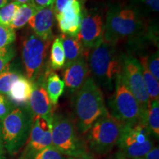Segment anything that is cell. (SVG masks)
Instances as JSON below:
<instances>
[{"mask_svg":"<svg viewBox=\"0 0 159 159\" xmlns=\"http://www.w3.org/2000/svg\"><path fill=\"white\" fill-rule=\"evenodd\" d=\"M150 130L146 122L125 125L118 142L119 153L129 159H141L153 148Z\"/></svg>","mask_w":159,"mask_h":159,"instance_id":"ba28073f","label":"cell"},{"mask_svg":"<svg viewBox=\"0 0 159 159\" xmlns=\"http://www.w3.org/2000/svg\"><path fill=\"white\" fill-rule=\"evenodd\" d=\"M139 63L142 66L143 79L145 88L150 98V100H159V84L158 80L155 78L153 75L149 71L147 65V55L139 57Z\"/></svg>","mask_w":159,"mask_h":159,"instance_id":"ffe728a7","label":"cell"},{"mask_svg":"<svg viewBox=\"0 0 159 159\" xmlns=\"http://www.w3.org/2000/svg\"><path fill=\"white\" fill-rule=\"evenodd\" d=\"M4 152V146L2 142V129H1V125H0V152L3 153Z\"/></svg>","mask_w":159,"mask_h":159,"instance_id":"e575fe53","label":"cell"},{"mask_svg":"<svg viewBox=\"0 0 159 159\" xmlns=\"http://www.w3.org/2000/svg\"><path fill=\"white\" fill-rule=\"evenodd\" d=\"M20 5L19 3L14 1L0 9V25L10 27Z\"/></svg>","mask_w":159,"mask_h":159,"instance_id":"d4e9b609","label":"cell"},{"mask_svg":"<svg viewBox=\"0 0 159 159\" xmlns=\"http://www.w3.org/2000/svg\"><path fill=\"white\" fill-rule=\"evenodd\" d=\"M121 77L125 85L138 101L143 113L147 115L150 100L145 88L142 66L136 57L124 54Z\"/></svg>","mask_w":159,"mask_h":159,"instance_id":"30bf717a","label":"cell"},{"mask_svg":"<svg viewBox=\"0 0 159 159\" xmlns=\"http://www.w3.org/2000/svg\"><path fill=\"white\" fill-rule=\"evenodd\" d=\"M147 65L149 71L157 80H159V52L158 49L152 54L147 55Z\"/></svg>","mask_w":159,"mask_h":159,"instance_id":"83f0119b","label":"cell"},{"mask_svg":"<svg viewBox=\"0 0 159 159\" xmlns=\"http://www.w3.org/2000/svg\"><path fill=\"white\" fill-rule=\"evenodd\" d=\"M50 69V68H49ZM45 71V86L52 105H56L64 91V82L51 69Z\"/></svg>","mask_w":159,"mask_h":159,"instance_id":"d6986e66","label":"cell"},{"mask_svg":"<svg viewBox=\"0 0 159 159\" xmlns=\"http://www.w3.org/2000/svg\"><path fill=\"white\" fill-rule=\"evenodd\" d=\"M55 0H33V3L37 10L44 8L49 6L54 5Z\"/></svg>","mask_w":159,"mask_h":159,"instance_id":"1f68e13d","label":"cell"},{"mask_svg":"<svg viewBox=\"0 0 159 159\" xmlns=\"http://www.w3.org/2000/svg\"><path fill=\"white\" fill-rule=\"evenodd\" d=\"M27 106L33 117H42L51 122L53 105L46 90L45 71L33 82V91Z\"/></svg>","mask_w":159,"mask_h":159,"instance_id":"4fadbf2b","label":"cell"},{"mask_svg":"<svg viewBox=\"0 0 159 159\" xmlns=\"http://www.w3.org/2000/svg\"><path fill=\"white\" fill-rule=\"evenodd\" d=\"M0 159H5L3 156V153H2V152H0Z\"/></svg>","mask_w":159,"mask_h":159,"instance_id":"f35d334b","label":"cell"},{"mask_svg":"<svg viewBox=\"0 0 159 159\" xmlns=\"http://www.w3.org/2000/svg\"><path fill=\"white\" fill-rule=\"evenodd\" d=\"M32 159H67V157L61 154L53 147L49 146L37 153Z\"/></svg>","mask_w":159,"mask_h":159,"instance_id":"f1b7e54d","label":"cell"},{"mask_svg":"<svg viewBox=\"0 0 159 159\" xmlns=\"http://www.w3.org/2000/svg\"><path fill=\"white\" fill-rule=\"evenodd\" d=\"M33 87V83L22 75L13 83L6 96L14 106L25 107L28 104Z\"/></svg>","mask_w":159,"mask_h":159,"instance_id":"e0dca14e","label":"cell"},{"mask_svg":"<svg viewBox=\"0 0 159 159\" xmlns=\"http://www.w3.org/2000/svg\"><path fill=\"white\" fill-rule=\"evenodd\" d=\"M50 40H43L34 33L26 36L21 47V58L26 77L34 82L44 71Z\"/></svg>","mask_w":159,"mask_h":159,"instance_id":"9c48e42d","label":"cell"},{"mask_svg":"<svg viewBox=\"0 0 159 159\" xmlns=\"http://www.w3.org/2000/svg\"><path fill=\"white\" fill-rule=\"evenodd\" d=\"M65 55L62 41L60 37L55 38L52 43L49 55V67L51 70H58L64 67Z\"/></svg>","mask_w":159,"mask_h":159,"instance_id":"603a6c76","label":"cell"},{"mask_svg":"<svg viewBox=\"0 0 159 159\" xmlns=\"http://www.w3.org/2000/svg\"><path fill=\"white\" fill-rule=\"evenodd\" d=\"M88 54L83 55L74 63L64 67V86L71 94H75L91 76L88 64Z\"/></svg>","mask_w":159,"mask_h":159,"instance_id":"9a60e30c","label":"cell"},{"mask_svg":"<svg viewBox=\"0 0 159 159\" xmlns=\"http://www.w3.org/2000/svg\"><path fill=\"white\" fill-rule=\"evenodd\" d=\"M124 128L125 125L108 111L87 132V148L99 156L108 154L117 146Z\"/></svg>","mask_w":159,"mask_h":159,"instance_id":"8992f818","label":"cell"},{"mask_svg":"<svg viewBox=\"0 0 159 159\" xmlns=\"http://www.w3.org/2000/svg\"><path fill=\"white\" fill-rule=\"evenodd\" d=\"M83 18V3L79 0L69 2L62 11L55 15L58 28L62 34L77 37Z\"/></svg>","mask_w":159,"mask_h":159,"instance_id":"5bb4252c","label":"cell"},{"mask_svg":"<svg viewBox=\"0 0 159 159\" xmlns=\"http://www.w3.org/2000/svg\"><path fill=\"white\" fill-rule=\"evenodd\" d=\"M123 55L116 46L102 40L88 54L90 74L95 82L112 90L117 77L122 70Z\"/></svg>","mask_w":159,"mask_h":159,"instance_id":"3957f363","label":"cell"},{"mask_svg":"<svg viewBox=\"0 0 159 159\" xmlns=\"http://www.w3.org/2000/svg\"><path fill=\"white\" fill-rule=\"evenodd\" d=\"M51 122L42 117H33L30 134L19 159H32L41 150L51 146Z\"/></svg>","mask_w":159,"mask_h":159,"instance_id":"7c38bea8","label":"cell"},{"mask_svg":"<svg viewBox=\"0 0 159 159\" xmlns=\"http://www.w3.org/2000/svg\"><path fill=\"white\" fill-rule=\"evenodd\" d=\"M33 0H15V2L19 3L20 5H24V4H33Z\"/></svg>","mask_w":159,"mask_h":159,"instance_id":"d590c367","label":"cell"},{"mask_svg":"<svg viewBox=\"0 0 159 159\" xmlns=\"http://www.w3.org/2000/svg\"><path fill=\"white\" fill-rule=\"evenodd\" d=\"M79 1H80V2H82V3H83V0H79Z\"/></svg>","mask_w":159,"mask_h":159,"instance_id":"ab89813d","label":"cell"},{"mask_svg":"<svg viewBox=\"0 0 159 159\" xmlns=\"http://www.w3.org/2000/svg\"><path fill=\"white\" fill-rule=\"evenodd\" d=\"M105 16L98 9L83 10V18L77 39L86 51L98 45L103 40Z\"/></svg>","mask_w":159,"mask_h":159,"instance_id":"8fae6325","label":"cell"},{"mask_svg":"<svg viewBox=\"0 0 159 159\" xmlns=\"http://www.w3.org/2000/svg\"><path fill=\"white\" fill-rule=\"evenodd\" d=\"M146 124L151 135L159 137V100H152L149 104L146 115Z\"/></svg>","mask_w":159,"mask_h":159,"instance_id":"cb8c5ba5","label":"cell"},{"mask_svg":"<svg viewBox=\"0 0 159 159\" xmlns=\"http://www.w3.org/2000/svg\"><path fill=\"white\" fill-rule=\"evenodd\" d=\"M16 35L14 30L10 27L0 25V51L11 46L15 41Z\"/></svg>","mask_w":159,"mask_h":159,"instance_id":"4316f807","label":"cell"},{"mask_svg":"<svg viewBox=\"0 0 159 159\" xmlns=\"http://www.w3.org/2000/svg\"><path fill=\"white\" fill-rule=\"evenodd\" d=\"M130 4L145 17L150 13H156L159 11V0H133Z\"/></svg>","mask_w":159,"mask_h":159,"instance_id":"484cf974","label":"cell"},{"mask_svg":"<svg viewBox=\"0 0 159 159\" xmlns=\"http://www.w3.org/2000/svg\"><path fill=\"white\" fill-rule=\"evenodd\" d=\"M151 27L148 26L146 17L131 4H110L105 14L103 40L116 46L128 42L139 48L148 41H158L156 30Z\"/></svg>","mask_w":159,"mask_h":159,"instance_id":"6da1fadb","label":"cell"},{"mask_svg":"<svg viewBox=\"0 0 159 159\" xmlns=\"http://www.w3.org/2000/svg\"><path fill=\"white\" fill-rule=\"evenodd\" d=\"M114 159H129V158H126V157H125L124 156H122V154L119 153V152H118V153L116 155V156H115Z\"/></svg>","mask_w":159,"mask_h":159,"instance_id":"74e56055","label":"cell"},{"mask_svg":"<svg viewBox=\"0 0 159 159\" xmlns=\"http://www.w3.org/2000/svg\"><path fill=\"white\" fill-rule=\"evenodd\" d=\"M15 106L5 95L0 94V121H2L10 113L13 111Z\"/></svg>","mask_w":159,"mask_h":159,"instance_id":"4dcf8cb0","label":"cell"},{"mask_svg":"<svg viewBox=\"0 0 159 159\" xmlns=\"http://www.w3.org/2000/svg\"><path fill=\"white\" fill-rule=\"evenodd\" d=\"M22 75L15 66L10 63L5 70L0 73V94L7 95L13 83Z\"/></svg>","mask_w":159,"mask_h":159,"instance_id":"7402d4cb","label":"cell"},{"mask_svg":"<svg viewBox=\"0 0 159 159\" xmlns=\"http://www.w3.org/2000/svg\"><path fill=\"white\" fill-rule=\"evenodd\" d=\"M37 11V8L33 4L21 5L16 13L14 19L12 21L10 27L14 30L23 28L27 24H28L29 21L34 16Z\"/></svg>","mask_w":159,"mask_h":159,"instance_id":"44dd1931","label":"cell"},{"mask_svg":"<svg viewBox=\"0 0 159 159\" xmlns=\"http://www.w3.org/2000/svg\"><path fill=\"white\" fill-rule=\"evenodd\" d=\"M115 90L109 100L110 114L125 125L146 122V115L140 105L123 82L121 74L115 82Z\"/></svg>","mask_w":159,"mask_h":159,"instance_id":"52a82bcc","label":"cell"},{"mask_svg":"<svg viewBox=\"0 0 159 159\" xmlns=\"http://www.w3.org/2000/svg\"><path fill=\"white\" fill-rule=\"evenodd\" d=\"M15 55L16 50L12 46L0 51V73L5 70L6 67L11 63Z\"/></svg>","mask_w":159,"mask_h":159,"instance_id":"f546056e","label":"cell"},{"mask_svg":"<svg viewBox=\"0 0 159 159\" xmlns=\"http://www.w3.org/2000/svg\"><path fill=\"white\" fill-rule=\"evenodd\" d=\"M59 37L62 41L63 51H64V67L74 63L83 55L89 54V52L85 50L77 37H71L64 34H61Z\"/></svg>","mask_w":159,"mask_h":159,"instance_id":"ac0fdd59","label":"cell"},{"mask_svg":"<svg viewBox=\"0 0 159 159\" xmlns=\"http://www.w3.org/2000/svg\"><path fill=\"white\" fill-rule=\"evenodd\" d=\"M10 1L11 0H0V9L2 8L5 5H7Z\"/></svg>","mask_w":159,"mask_h":159,"instance_id":"8d00e7d4","label":"cell"},{"mask_svg":"<svg viewBox=\"0 0 159 159\" xmlns=\"http://www.w3.org/2000/svg\"><path fill=\"white\" fill-rule=\"evenodd\" d=\"M55 14L54 5L38 10L29 21L28 25L33 33L43 40H50L53 38Z\"/></svg>","mask_w":159,"mask_h":159,"instance_id":"2e32d148","label":"cell"},{"mask_svg":"<svg viewBox=\"0 0 159 159\" xmlns=\"http://www.w3.org/2000/svg\"><path fill=\"white\" fill-rule=\"evenodd\" d=\"M51 146L66 157H77L89 153L72 119L62 114H53L51 120Z\"/></svg>","mask_w":159,"mask_h":159,"instance_id":"277c9868","label":"cell"},{"mask_svg":"<svg viewBox=\"0 0 159 159\" xmlns=\"http://www.w3.org/2000/svg\"><path fill=\"white\" fill-rule=\"evenodd\" d=\"M33 116L28 108L15 107L2 121L4 149L11 155L17 154L28 140Z\"/></svg>","mask_w":159,"mask_h":159,"instance_id":"5b68a950","label":"cell"},{"mask_svg":"<svg viewBox=\"0 0 159 159\" xmlns=\"http://www.w3.org/2000/svg\"><path fill=\"white\" fill-rule=\"evenodd\" d=\"M72 108L74 122L80 134H86L91 126L108 111L102 91L91 76L73 94Z\"/></svg>","mask_w":159,"mask_h":159,"instance_id":"7a4b0ae2","label":"cell"},{"mask_svg":"<svg viewBox=\"0 0 159 159\" xmlns=\"http://www.w3.org/2000/svg\"><path fill=\"white\" fill-rule=\"evenodd\" d=\"M67 159H94V158L90 153H86V154L82 155V156H80L69 157V158H67Z\"/></svg>","mask_w":159,"mask_h":159,"instance_id":"836d02e7","label":"cell"},{"mask_svg":"<svg viewBox=\"0 0 159 159\" xmlns=\"http://www.w3.org/2000/svg\"><path fill=\"white\" fill-rule=\"evenodd\" d=\"M141 159H159L158 147H153L148 153Z\"/></svg>","mask_w":159,"mask_h":159,"instance_id":"d6a6232c","label":"cell"}]
</instances>
